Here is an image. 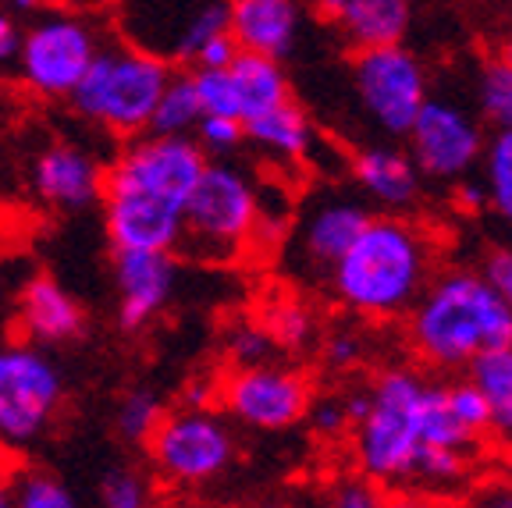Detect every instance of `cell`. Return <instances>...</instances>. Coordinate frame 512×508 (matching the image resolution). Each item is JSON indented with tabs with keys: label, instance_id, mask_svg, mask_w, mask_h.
I'll list each match as a JSON object with an SVG mask.
<instances>
[{
	"label": "cell",
	"instance_id": "obj_1",
	"mask_svg": "<svg viewBox=\"0 0 512 508\" xmlns=\"http://www.w3.org/2000/svg\"><path fill=\"white\" fill-rule=\"evenodd\" d=\"M431 281V242L406 217H370L331 267V288L345 310L392 320L413 310Z\"/></svg>",
	"mask_w": 512,
	"mask_h": 508
},
{
	"label": "cell",
	"instance_id": "obj_2",
	"mask_svg": "<svg viewBox=\"0 0 512 508\" xmlns=\"http://www.w3.org/2000/svg\"><path fill=\"white\" fill-rule=\"evenodd\" d=\"M409 342L441 370L470 366L480 352L512 345V310L477 270H445L409 310Z\"/></svg>",
	"mask_w": 512,
	"mask_h": 508
},
{
	"label": "cell",
	"instance_id": "obj_3",
	"mask_svg": "<svg viewBox=\"0 0 512 508\" xmlns=\"http://www.w3.org/2000/svg\"><path fill=\"white\" fill-rule=\"evenodd\" d=\"M171 79V64L132 43H104L72 89L68 104L82 121L132 139L150 128L153 107Z\"/></svg>",
	"mask_w": 512,
	"mask_h": 508
},
{
	"label": "cell",
	"instance_id": "obj_4",
	"mask_svg": "<svg viewBox=\"0 0 512 508\" xmlns=\"http://www.w3.org/2000/svg\"><path fill=\"white\" fill-rule=\"evenodd\" d=\"M427 381L413 370H384L370 388V409L356 423L352 445L363 477L374 484H402L413 480L416 459L424 452V405Z\"/></svg>",
	"mask_w": 512,
	"mask_h": 508
},
{
	"label": "cell",
	"instance_id": "obj_5",
	"mask_svg": "<svg viewBox=\"0 0 512 508\" xmlns=\"http://www.w3.org/2000/svg\"><path fill=\"white\" fill-rule=\"evenodd\" d=\"M260 228V192L239 167L210 160L182 210L178 253L192 260H235Z\"/></svg>",
	"mask_w": 512,
	"mask_h": 508
},
{
	"label": "cell",
	"instance_id": "obj_6",
	"mask_svg": "<svg viewBox=\"0 0 512 508\" xmlns=\"http://www.w3.org/2000/svg\"><path fill=\"white\" fill-rule=\"evenodd\" d=\"M64 405V374L43 345L0 342V445H32Z\"/></svg>",
	"mask_w": 512,
	"mask_h": 508
},
{
	"label": "cell",
	"instance_id": "obj_7",
	"mask_svg": "<svg viewBox=\"0 0 512 508\" xmlns=\"http://www.w3.org/2000/svg\"><path fill=\"white\" fill-rule=\"evenodd\" d=\"M100 47L104 40L86 18L40 11L22 29V43L15 54L18 79L43 100H68Z\"/></svg>",
	"mask_w": 512,
	"mask_h": 508
},
{
	"label": "cell",
	"instance_id": "obj_8",
	"mask_svg": "<svg viewBox=\"0 0 512 508\" xmlns=\"http://www.w3.org/2000/svg\"><path fill=\"white\" fill-rule=\"evenodd\" d=\"M143 448L160 477L171 484H207L232 466L235 434L224 416L210 413L207 405H182L175 413H164Z\"/></svg>",
	"mask_w": 512,
	"mask_h": 508
},
{
	"label": "cell",
	"instance_id": "obj_9",
	"mask_svg": "<svg viewBox=\"0 0 512 508\" xmlns=\"http://www.w3.org/2000/svg\"><path fill=\"white\" fill-rule=\"evenodd\" d=\"M210 157L192 135L143 132L107 164L104 189H125L185 210V199L200 182Z\"/></svg>",
	"mask_w": 512,
	"mask_h": 508
},
{
	"label": "cell",
	"instance_id": "obj_10",
	"mask_svg": "<svg viewBox=\"0 0 512 508\" xmlns=\"http://www.w3.org/2000/svg\"><path fill=\"white\" fill-rule=\"evenodd\" d=\"M352 79H356V96H360L370 121L384 135H402V139H406L409 125L420 114L424 100L431 96L427 93L424 64L416 61L402 43L356 50Z\"/></svg>",
	"mask_w": 512,
	"mask_h": 508
},
{
	"label": "cell",
	"instance_id": "obj_11",
	"mask_svg": "<svg viewBox=\"0 0 512 508\" xmlns=\"http://www.w3.org/2000/svg\"><path fill=\"white\" fill-rule=\"evenodd\" d=\"M409 157L416 171L434 182H459L480 164L484 157V132L473 111H466L456 100L427 96L420 114L406 132Z\"/></svg>",
	"mask_w": 512,
	"mask_h": 508
},
{
	"label": "cell",
	"instance_id": "obj_12",
	"mask_svg": "<svg viewBox=\"0 0 512 508\" xmlns=\"http://www.w3.org/2000/svg\"><path fill=\"white\" fill-rule=\"evenodd\" d=\"M221 402L228 416L246 423L249 430L281 434V430H292L299 420H306L313 388L292 366H235V374L221 384Z\"/></svg>",
	"mask_w": 512,
	"mask_h": 508
},
{
	"label": "cell",
	"instance_id": "obj_13",
	"mask_svg": "<svg viewBox=\"0 0 512 508\" xmlns=\"http://www.w3.org/2000/svg\"><path fill=\"white\" fill-rule=\"evenodd\" d=\"M111 278L118 292L121 331H143L168 310L178 285L175 253H150V249H114Z\"/></svg>",
	"mask_w": 512,
	"mask_h": 508
},
{
	"label": "cell",
	"instance_id": "obj_14",
	"mask_svg": "<svg viewBox=\"0 0 512 508\" xmlns=\"http://www.w3.org/2000/svg\"><path fill=\"white\" fill-rule=\"evenodd\" d=\"M107 167L79 143H50L32 160V192L54 214H82L104 199Z\"/></svg>",
	"mask_w": 512,
	"mask_h": 508
},
{
	"label": "cell",
	"instance_id": "obj_15",
	"mask_svg": "<svg viewBox=\"0 0 512 508\" xmlns=\"http://www.w3.org/2000/svg\"><path fill=\"white\" fill-rule=\"evenodd\" d=\"M104 231L114 249H150V253H178L182 242V210L160 199L125 189H104Z\"/></svg>",
	"mask_w": 512,
	"mask_h": 508
},
{
	"label": "cell",
	"instance_id": "obj_16",
	"mask_svg": "<svg viewBox=\"0 0 512 508\" xmlns=\"http://www.w3.org/2000/svg\"><path fill=\"white\" fill-rule=\"evenodd\" d=\"M299 29V0H228V32L239 50L281 61L296 47Z\"/></svg>",
	"mask_w": 512,
	"mask_h": 508
},
{
	"label": "cell",
	"instance_id": "obj_17",
	"mask_svg": "<svg viewBox=\"0 0 512 508\" xmlns=\"http://www.w3.org/2000/svg\"><path fill=\"white\" fill-rule=\"evenodd\" d=\"M18 320L36 345H64L86 334V310L68 288L50 274L25 281L18 299Z\"/></svg>",
	"mask_w": 512,
	"mask_h": 508
},
{
	"label": "cell",
	"instance_id": "obj_18",
	"mask_svg": "<svg viewBox=\"0 0 512 508\" xmlns=\"http://www.w3.org/2000/svg\"><path fill=\"white\" fill-rule=\"evenodd\" d=\"M352 175H356L360 189L384 210H409L420 199V182H424L413 157L399 146L360 150L352 160Z\"/></svg>",
	"mask_w": 512,
	"mask_h": 508
},
{
	"label": "cell",
	"instance_id": "obj_19",
	"mask_svg": "<svg viewBox=\"0 0 512 508\" xmlns=\"http://www.w3.org/2000/svg\"><path fill=\"white\" fill-rule=\"evenodd\" d=\"M370 214L352 203V199H328V203H317L310 210V217L303 221L299 231V242H303V256L317 267H335V260L345 249L356 242L363 228H367Z\"/></svg>",
	"mask_w": 512,
	"mask_h": 508
},
{
	"label": "cell",
	"instance_id": "obj_20",
	"mask_svg": "<svg viewBox=\"0 0 512 508\" xmlns=\"http://www.w3.org/2000/svg\"><path fill=\"white\" fill-rule=\"evenodd\" d=\"M409 22H413L409 0H349L335 18L345 43L356 50L395 47L406 40Z\"/></svg>",
	"mask_w": 512,
	"mask_h": 508
},
{
	"label": "cell",
	"instance_id": "obj_21",
	"mask_svg": "<svg viewBox=\"0 0 512 508\" xmlns=\"http://www.w3.org/2000/svg\"><path fill=\"white\" fill-rule=\"evenodd\" d=\"M242 125H246V143H253L267 157L285 160V164L303 160L313 150V143H317L310 114L296 100H285V104L256 114V118L242 121Z\"/></svg>",
	"mask_w": 512,
	"mask_h": 508
},
{
	"label": "cell",
	"instance_id": "obj_22",
	"mask_svg": "<svg viewBox=\"0 0 512 508\" xmlns=\"http://www.w3.org/2000/svg\"><path fill=\"white\" fill-rule=\"evenodd\" d=\"M228 79H232L235 104H239L242 121L292 100V82H288L281 61H274V57L239 50V54L232 57V64H228Z\"/></svg>",
	"mask_w": 512,
	"mask_h": 508
},
{
	"label": "cell",
	"instance_id": "obj_23",
	"mask_svg": "<svg viewBox=\"0 0 512 508\" xmlns=\"http://www.w3.org/2000/svg\"><path fill=\"white\" fill-rule=\"evenodd\" d=\"M470 381L488 402L491 430L502 437L512 434V345L480 352L470 363Z\"/></svg>",
	"mask_w": 512,
	"mask_h": 508
},
{
	"label": "cell",
	"instance_id": "obj_24",
	"mask_svg": "<svg viewBox=\"0 0 512 508\" xmlns=\"http://www.w3.org/2000/svg\"><path fill=\"white\" fill-rule=\"evenodd\" d=\"M200 118H203V107H200V96H196V86H192V75L171 72L168 86H164L157 107H153V118H150V128H146V132L192 135L196 125H200Z\"/></svg>",
	"mask_w": 512,
	"mask_h": 508
},
{
	"label": "cell",
	"instance_id": "obj_25",
	"mask_svg": "<svg viewBox=\"0 0 512 508\" xmlns=\"http://www.w3.org/2000/svg\"><path fill=\"white\" fill-rule=\"evenodd\" d=\"M164 398L160 391H153L150 384H139V388H128L125 395L114 405V434L125 441V445L143 448L150 441V434L157 430V423L164 420Z\"/></svg>",
	"mask_w": 512,
	"mask_h": 508
},
{
	"label": "cell",
	"instance_id": "obj_26",
	"mask_svg": "<svg viewBox=\"0 0 512 508\" xmlns=\"http://www.w3.org/2000/svg\"><path fill=\"white\" fill-rule=\"evenodd\" d=\"M228 32V0H200L189 15L182 18L175 32V43H171V54L178 61H192L200 57V50L207 47L214 36Z\"/></svg>",
	"mask_w": 512,
	"mask_h": 508
},
{
	"label": "cell",
	"instance_id": "obj_27",
	"mask_svg": "<svg viewBox=\"0 0 512 508\" xmlns=\"http://www.w3.org/2000/svg\"><path fill=\"white\" fill-rule=\"evenodd\" d=\"M477 111L495 132H512V68L498 57L480 68L477 79Z\"/></svg>",
	"mask_w": 512,
	"mask_h": 508
},
{
	"label": "cell",
	"instance_id": "obj_28",
	"mask_svg": "<svg viewBox=\"0 0 512 508\" xmlns=\"http://www.w3.org/2000/svg\"><path fill=\"white\" fill-rule=\"evenodd\" d=\"M11 508H79V498L61 477L47 469H29L11 484Z\"/></svg>",
	"mask_w": 512,
	"mask_h": 508
},
{
	"label": "cell",
	"instance_id": "obj_29",
	"mask_svg": "<svg viewBox=\"0 0 512 508\" xmlns=\"http://www.w3.org/2000/svg\"><path fill=\"white\" fill-rule=\"evenodd\" d=\"M484 185H488L491 207L512 224V132H495L484 143Z\"/></svg>",
	"mask_w": 512,
	"mask_h": 508
},
{
	"label": "cell",
	"instance_id": "obj_30",
	"mask_svg": "<svg viewBox=\"0 0 512 508\" xmlns=\"http://www.w3.org/2000/svg\"><path fill=\"white\" fill-rule=\"evenodd\" d=\"M100 505L104 508H150L153 487L136 466H111L100 477Z\"/></svg>",
	"mask_w": 512,
	"mask_h": 508
},
{
	"label": "cell",
	"instance_id": "obj_31",
	"mask_svg": "<svg viewBox=\"0 0 512 508\" xmlns=\"http://www.w3.org/2000/svg\"><path fill=\"white\" fill-rule=\"evenodd\" d=\"M466 462L470 455L456 452V448H431L427 445L416 459V473L413 480H424L434 491H452L466 480Z\"/></svg>",
	"mask_w": 512,
	"mask_h": 508
},
{
	"label": "cell",
	"instance_id": "obj_32",
	"mask_svg": "<svg viewBox=\"0 0 512 508\" xmlns=\"http://www.w3.org/2000/svg\"><path fill=\"white\" fill-rule=\"evenodd\" d=\"M267 331H271L274 345H288V349H306L317 334V320L306 306L299 302H278L267 313Z\"/></svg>",
	"mask_w": 512,
	"mask_h": 508
},
{
	"label": "cell",
	"instance_id": "obj_33",
	"mask_svg": "<svg viewBox=\"0 0 512 508\" xmlns=\"http://www.w3.org/2000/svg\"><path fill=\"white\" fill-rule=\"evenodd\" d=\"M189 75H192V86H196V96H200L203 114L239 118V104H235V89H232V79H228V68H192Z\"/></svg>",
	"mask_w": 512,
	"mask_h": 508
},
{
	"label": "cell",
	"instance_id": "obj_34",
	"mask_svg": "<svg viewBox=\"0 0 512 508\" xmlns=\"http://www.w3.org/2000/svg\"><path fill=\"white\" fill-rule=\"evenodd\" d=\"M192 139L200 143L207 157H228L246 143V125L239 118H221V114H203Z\"/></svg>",
	"mask_w": 512,
	"mask_h": 508
},
{
	"label": "cell",
	"instance_id": "obj_35",
	"mask_svg": "<svg viewBox=\"0 0 512 508\" xmlns=\"http://www.w3.org/2000/svg\"><path fill=\"white\" fill-rule=\"evenodd\" d=\"M448 388V405H452V413L456 420L470 430L473 437H484L491 430V413H488V402L484 395L477 391L473 381H459V384H445Z\"/></svg>",
	"mask_w": 512,
	"mask_h": 508
},
{
	"label": "cell",
	"instance_id": "obj_36",
	"mask_svg": "<svg viewBox=\"0 0 512 508\" xmlns=\"http://www.w3.org/2000/svg\"><path fill=\"white\" fill-rule=\"evenodd\" d=\"M274 338L267 327L260 324H239L228 334V356L235 366H256V363H271L274 356Z\"/></svg>",
	"mask_w": 512,
	"mask_h": 508
},
{
	"label": "cell",
	"instance_id": "obj_37",
	"mask_svg": "<svg viewBox=\"0 0 512 508\" xmlns=\"http://www.w3.org/2000/svg\"><path fill=\"white\" fill-rule=\"evenodd\" d=\"M388 498L370 477H345L331 487L328 508H384Z\"/></svg>",
	"mask_w": 512,
	"mask_h": 508
},
{
	"label": "cell",
	"instance_id": "obj_38",
	"mask_svg": "<svg viewBox=\"0 0 512 508\" xmlns=\"http://www.w3.org/2000/svg\"><path fill=\"white\" fill-rule=\"evenodd\" d=\"M324 363L331 370H352L363 359V338L356 331H335L324 338Z\"/></svg>",
	"mask_w": 512,
	"mask_h": 508
},
{
	"label": "cell",
	"instance_id": "obj_39",
	"mask_svg": "<svg viewBox=\"0 0 512 508\" xmlns=\"http://www.w3.org/2000/svg\"><path fill=\"white\" fill-rule=\"evenodd\" d=\"M313 430L324 437H338L342 430H349V413H345V398H313L310 402V413Z\"/></svg>",
	"mask_w": 512,
	"mask_h": 508
},
{
	"label": "cell",
	"instance_id": "obj_40",
	"mask_svg": "<svg viewBox=\"0 0 512 508\" xmlns=\"http://www.w3.org/2000/svg\"><path fill=\"white\" fill-rule=\"evenodd\" d=\"M484 278H488V285L502 295V302L512 310V249L491 253L488 267H484Z\"/></svg>",
	"mask_w": 512,
	"mask_h": 508
},
{
	"label": "cell",
	"instance_id": "obj_41",
	"mask_svg": "<svg viewBox=\"0 0 512 508\" xmlns=\"http://www.w3.org/2000/svg\"><path fill=\"white\" fill-rule=\"evenodd\" d=\"M235 54H239V47H235L232 32H221V36H214V40L200 50V57H196V68H228Z\"/></svg>",
	"mask_w": 512,
	"mask_h": 508
},
{
	"label": "cell",
	"instance_id": "obj_42",
	"mask_svg": "<svg viewBox=\"0 0 512 508\" xmlns=\"http://www.w3.org/2000/svg\"><path fill=\"white\" fill-rule=\"evenodd\" d=\"M456 203L463 210H470V214H480L484 207H491V196H488V185H484V178H459L456 182Z\"/></svg>",
	"mask_w": 512,
	"mask_h": 508
},
{
	"label": "cell",
	"instance_id": "obj_43",
	"mask_svg": "<svg viewBox=\"0 0 512 508\" xmlns=\"http://www.w3.org/2000/svg\"><path fill=\"white\" fill-rule=\"evenodd\" d=\"M18 43H22V25L8 8H0V64H15Z\"/></svg>",
	"mask_w": 512,
	"mask_h": 508
},
{
	"label": "cell",
	"instance_id": "obj_44",
	"mask_svg": "<svg viewBox=\"0 0 512 508\" xmlns=\"http://www.w3.org/2000/svg\"><path fill=\"white\" fill-rule=\"evenodd\" d=\"M470 508H512V484H491L473 498Z\"/></svg>",
	"mask_w": 512,
	"mask_h": 508
},
{
	"label": "cell",
	"instance_id": "obj_45",
	"mask_svg": "<svg viewBox=\"0 0 512 508\" xmlns=\"http://www.w3.org/2000/svg\"><path fill=\"white\" fill-rule=\"evenodd\" d=\"M384 508H445V505L438 498H427V494H395V498H388Z\"/></svg>",
	"mask_w": 512,
	"mask_h": 508
},
{
	"label": "cell",
	"instance_id": "obj_46",
	"mask_svg": "<svg viewBox=\"0 0 512 508\" xmlns=\"http://www.w3.org/2000/svg\"><path fill=\"white\" fill-rule=\"evenodd\" d=\"M303 4L313 11V15H320V18H331V22H335V18H338V11H342L345 4H349V0H303Z\"/></svg>",
	"mask_w": 512,
	"mask_h": 508
},
{
	"label": "cell",
	"instance_id": "obj_47",
	"mask_svg": "<svg viewBox=\"0 0 512 508\" xmlns=\"http://www.w3.org/2000/svg\"><path fill=\"white\" fill-rule=\"evenodd\" d=\"M0 8H8L11 15H40L43 11V0H0Z\"/></svg>",
	"mask_w": 512,
	"mask_h": 508
},
{
	"label": "cell",
	"instance_id": "obj_48",
	"mask_svg": "<svg viewBox=\"0 0 512 508\" xmlns=\"http://www.w3.org/2000/svg\"><path fill=\"white\" fill-rule=\"evenodd\" d=\"M207 398H210L207 381H192L189 388H185V405H207Z\"/></svg>",
	"mask_w": 512,
	"mask_h": 508
},
{
	"label": "cell",
	"instance_id": "obj_49",
	"mask_svg": "<svg viewBox=\"0 0 512 508\" xmlns=\"http://www.w3.org/2000/svg\"><path fill=\"white\" fill-rule=\"evenodd\" d=\"M0 508H11V484L4 473H0Z\"/></svg>",
	"mask_w": 512,
	"mask_h": 508
},
{
	"label": "cell",
	"instance_id": "obj_50",
	"mask_svg": "<svg viewBox=\"0 0 512 508\" xmlns=\"http://www.w3.org/2000/svg\"><path fill=\"white\" fill-rule=\"evenodd\" d=\"M502 61L512 68V36H509V43H505V50H502Z\"/></svg>",
	"mask_w": 512,
	"mask_h": 508
},
{
	"label": "cell",
	"instance_id": "obj_51",
	"mask_svg": "<svg viewBox=\"0 0 512 508\" xmlns=\"http://www.w3.org/2000/svg\"><path fill=\"white\" fill-rule=\"evenodd\" d=\"M509 455H512V434H509Z\"/></svg>",
	"mask_w": 512,
	"mask_h": 508
}]
</instances>
